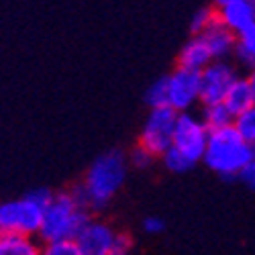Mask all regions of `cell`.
<instances>
[{"label":"cell","mask_w":255,"mask_h":255,"mask_svg":"<svg viewBox=\"0 0 255 255\" xmlns=\"http://www.w3.org/2000/svg\"><path fill=\"white\" fill-rule=\"evenodd\" d=\"M117 233L102 221H90L78 235V245L82 255H113Z\"/></svg>","instance_id":"9"},{"label":"cell","mask_w":255,"mask_h":255,"mask_svg":"<svg viewBox=\"0 0 255 255\" xmlns=\"http://www.w3.org/2000/svg\"><path fill=\"white\" fill-rule=\"evenodd\" d=\"M90 208H84L76 202L72 192H59L55 194L53 202L45 208L43 225L39 231V239L43 243L57 241V239H78L92 217Z\"/></svg>","instance_id":"3"},{"label":"cell","mask_w":255,"mask_h":255,"mask_svg":"<svg viewBox=\"0 0 255 255\" xmlns=\"http://www.w3.org/2000/svg\"><path fill=\"white\" fill-rule=\"evenodd\" d=\"M167 104L178 113H186L200 102V72L178 66L167 76Z\"/></svg>","instance_id":"7"},{"label":"cell","mask_w":255,"mask_h":255,"mask_svg":"<svg viewBox=\"0 0 255 255\" xmlns=\"http://www.w3.org/2000/svg\"><path fill=\"white\" fill-rule=\"evenodd\" d=\"M210 129L202 121L200 115H192L190 111L180 113L176 123V133H174V147L180 149L186 157H190L194 163L204 159V151L208 145Z\"/></svg>","instance_id":"6"},{"label":"cell","mask_w":255,"mask_h":255,"mask_svg":"<svg viewBox=\"0 0 255 255\" xmlns=\"http://www.w3.org/2000/svg\"><path fill=\"white\" fill-rule=\"evenodd\" d=\"M233 125L237 127V131L241 133V137L255 147V104L251 106V109L243 111L241 115L235 117V121H233Z\"/></svg>","instance_id":"18"},{"label":"cell","mask_w":255,"mask_h":255,"mask_svg":"<svg viewBox=\"0 0 255 255\" xmlns=\"http://www.w3.org/2000/svg\"><path fill=\"white\" fill-rule=\"evenodd\" d=\"M249 82H251V88H253V94H255V66L253 68H249Z\"/></svg>","instance_id":"27"},{"label":"cell","mask_w":255,"mask_h":255,"mask_svg":"<svg viewBox=\"0 0 255 255\" xmlns=\"http://www.w3.org/2000/svg\"><path fill=\"white\" fill-rule=\"evenodd\" d=\"M237 70L229 59H215L200 72V104L225 100L229 88L237 80Z\"/></svg>","instance_id":"8"},{"label":"cell","mask_w":255,"mask_h":255,"mask_svg":"<svg viewBox=\"0 0 255 255\" xmlns=\"http://www.w3.org/2000/svg\"><path fill=\"white\" fill-rule=\"evenodd\" d=\"M178 117H180V113L169 104L151 109L149 117H147V121L143 125L139 143L145 145L149 151H153L157 157H161L174 143Z\"/></svg>","instance_id":"4"},{"label":"cell","mask_w":255,"mask_h":255,"mask_svg":"<svg viewBox=\"0 0 255 255\" xmlns=\"http://www.w3.org/2000/svg\"><path fill=\"white\" fill-rule=\"evenodd\" d=\"M133 249V239L127 233H117L115 245H113V255H127Z\"/></svg>","instance_id":"24"},{"label":"cell","mask_w":255,"mask_h":255,"mask_svg":"<svg viewBox=\"0 0 255 255\" xmlns=\"http://www.w3.org/2000/svg\"><path fill=\"white\" fill-rule=\"evenodd\" d=\"M127 155L121 149H111L98 155L90 167L86 176H84V190L88 196V208L90 210H100L109 204L123 188L127 180Z\"/></svg>","instance_id":"2"},{"label":"cell","mask_w":255,"mask_h":255,"mask_svg":"<svg viewBox=\"0 0 255 255\" xmlns=\"http://www.w3.org/2000/svg\"><path fill=\"white\" fill-rule=\"evenodd\" d=\"M157 155L153 153V151H149V149H147V147L145 145H137L135 147V149L129 153V161L137 167V169H145V167H149L151 163H153V159H155Z\"/></svg>","instance_id":"22"},{"label":"cell","mask_w":255,"mask_h":255,"mask_svg":"<svg viewBox=\"0 0 255 255\" xmlns=\"http://www.w3.org/2000/svg\"><path fill=\"white\" fill-rule=\"evenodd\" d=\"M253 163H255V159H253Z\"/></svg>","instance_id":"29"},{"label":"cell","mask_w":255,"mask_h":255,"mask_svg":"<svg viewBox=\"0 0 255 255\" xmlns=\"http://www.w3.org/2000/svg\"><path fill=\"white\" fill-rule=\"evenodd\" d=\"M219 18L235 33L243 31L255 23V0H235V2L219 6Z\"/></svg>","instance_id":"11"},{"label":"cell","mask_w":255,"mask_h":255,"mask_svg":"<svg viewBox=\"0 0 255 255\" xmlns=\"http://www.w3.org/2000/svg\"><path fill=\"white\" fill-rule=\"evenodd\" d=\"M200 117H202V121L206 123V127L210 131L221 129V127H227V125H233V121H235V115L231 113V109L225 104V100L202 104Z\"/></svg>","instance_id":"16"},{"label":"cell","mask_w":255,"mask_h":255,"mask_svg":"<svg viewBox=\"0 0 255 255\" xmlns=\"http://www.w3.org/2000/svg\"><path fill=\"white\" fill-rule=\"evenodd\" d=\"M229 2H235V0H215L217 6H225V4H229Z\"/></svg>","instance_id":"28"},{"label":"cell","mask_w":255,"mask_h":255,"mask_svg":"<svg viewBox=\"0 0 255 255\" xmlns=\"http://www.w3.org/2000/svg\"><path fill=\"white\" fill-rule=\"evenodd\" d=\"M163 229H165V223L159 217H147L143 221V231L147 235H159V233H163Z\"/></svg>","instance_id":"25"},{"label":"cell","mask_w":255,"mask_h":255,"mask_svg":"<svg viewBox=\"0 0 255 255\" xmlns=\"http://www.w3.org/2000/svg\"><path fill=\"white\" fill-rule=\"evenodd\" d=\"M161 161H163L167 172H172V174H186V172H190V169L196 165L190 157H186L180 149H176L174 145L161 155Z\"/></svg>","instance_id":"17"},{"label":"cell","mask_w":255,"mask_h":255,"mask_svg":"<svg viewBox=\"0 0 255 255\" xmlns=\"http://www.w3.org/2000/svg\"><path fill=\"white\" fill-rule=\"evenodd\" d=\"M210 61H215V55H212L206 39L202 35H192L190 41L182 47L180 55H178V66L190 68V70H198L202 72Z\"/></svg>","instance_id":"12"},{"label":"cell","mask_w":255,"mask_h":255,"mask_svg":"<svg viewBox=\"0 0 255 255\" xmlns=\"http://www.w3.org/2000/svg\"><path fill=\"white\" fill-rule=\"evenodd\" d=\"M225 104L231 109L233 115H241L243 111L251 109L255 104V94H253V88H251V82L249 78H241L237 76V80L233 82V86L229 88L227 96H225Z\"/></svg>","instance_id":"13"},{"label":"cell","mask_w":255,"mask_h":255,"mask_svg":"<svg viewBox=\"0 0 255 255\" xmlns=\"http://www.w3.org/2000/svg\"><path fill=\"white\" fill-rule=\"evenodd\" d=\"M45 255H82L78 239H57V241H49L43 247Z\"/></svg>","instance_id":"21"},{"label":"cell","mask_w":255,"mask_h":255,"mask_svg":"<svg viewBox=\"0 0 255 255\" xmlns=\"http://www.w3.org/2000/svg\"><path fill=\"white\" fill-rule=\"evenodd\" d=\"M206 43L215 55V59H229L233 53H235V45H237V33L229 29L221 18H217L204 33H200Z\"/></svg>","instance_id":"10"},{"label":"cell","mask_w":255,"mask_h":255,"mask_svg":"<svg viewBox=\"0 0 255 255\" xmlns=\"http://www.w3.org/2000/svg\"><path fill=\"white\" fill-rule=\"evenodd\" d=\"M29 200H33V202H37L39 206H43V208H47L51 202H53V198H55V194L51 192L49 188H33V190H29V192L25 194Z\"/></svg>","instance_id":"23"},{"label":"cell","mask_w":255,"mask_h":255,"mask_svg":"<svg viewBox=\"0 0 255 255\" xmlns=\"http://www.w3.org/2000/svg\"><path fill=\"white\" fill-rule=\"evenodd\" d=\"M0 253L2 255H37L43 253L39 249L33 235L25 233H2L0 235Z\"/></svg>","instance_id":"14"},{"label":"cell","mask_w":255,"mask_h":255,"mask_svg":"<svg viewBox=\"0 0 255 255\" xmlns=\"http://www.w3.org/2000/svg\"><path fill=\"white\" fill-rule=\"evenodd\" d=\"M255 159V147L249 145L235 125L210 131L204 151V165L219 174L225 182L237 180L239 172Z\"/></svg>","instance_id":"1"},{"label":"cell","mask_w":255,"mask_h":255,"mask_svg":"<svg viewBox=\"0 0 255 255\" xmlns=\"http://www.w3.org/2000/svg\"><path fill=\"white\" fill-rule=\"evenodd\" d=\"M233 57H235V61L241 68L249 70L255 66V23H251L249 27L237 33V45Z\"/></svg>","instance_id":"15"},{"label":"cell","mask_w":255,"mask_h":255,"mask_svg":"<svg viewBox=\"0 0 255 255\" xmlns=\"http://www.w3.org/2000/svg\"><path fill=\"white\" fill-rule=\"evenodd\" d=\"M169 100V92H167V76L155 80L145 92V104L149 109H155V106H165Z\"/></svg>","instance_id":"19"},{"label":"cell","mask_w":255,"mask_h":255,"mask_svg":"<svg viewBox=\"0 0 255 255\" xmlns=\"http://www.w3.org/2000/svg\"><path fill=\"white\" fill-rule=\"evenodd\" d=\"M45 208L23 196L20 200H10L0 206V233H25L39 235L43 225Z\"/></svg>","instance_id":"5"},{"label":"cell","mask_w":255,"mask_h":255,"mask_svg":"<svg viewBox=\"0 0 255 255\" xmlns=\"http://www.w3.org/2000/svg\"><path fill=\"white\" fill-rule=\"evenodd\" d=\"M237 180H239L241 184H245L247 188L255 190V163H253V161L241 169L239 176H237Z\"/></svg>","instance_id":"26"},{"label":"cell","mask_w":255,"mask_h":255,"mask_svg":"<svg viewBox=\"0 0 255 255\" xmlns=\"http://www.w3.org/2000/svg\"><path fill=\"white\" fill-rule=\"evenodd\" d=\"M217 18H219V10H215V8H208L206 6V8L196 10L194 16H192V20H190V33H192V35L204 33Z\"/></svg>","instance_id":"20"}]
</instances>
